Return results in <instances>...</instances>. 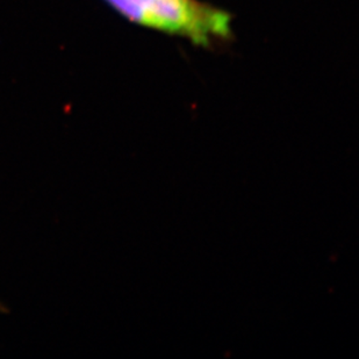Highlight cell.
Here are the masks:
<instances>
[{
  "mask_svg": "<svg viewBox=\"0 0 359 359\" xmlns=\"http://www.w3.org/2000/svg\"><path fill=\"white\" fill-rule=\"evenodd\" d=\"M116 13L163 34L185 39L203 48L233 38V18L200 0H104Z\"/></svg>",
  "mask_w": 359,
  "mask_h": 359,
  "instance_id": "cell-1",
  "label": "cell"
}]
</instances>
